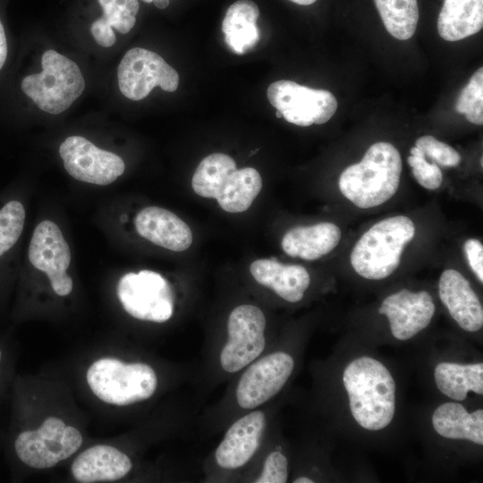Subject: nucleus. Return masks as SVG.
Returning a JSON list of instances; mask_svg holds the SVG:
<instances>
[{
	"mask_svg": "<svg viewBox=\"0 0 483 483\" xmlns=\"http://www.w3.org/2000/svg\"><path fill=\"white\" fill-rule=\"evenodd\" d=\"M83 442L80 432L72 426H66L62 437L64 460L80 449Z\"/></svg>",
	"mask_w": 483,
	"mask_h": 483,
	"instance_id": "obj_34",
	"label": "nucleus"
},
{
	"mask_svg": "<svg viewBox=\"0 0 483 483\" xmlns=\"http://www.w3.org/2000/svg\"><path fill=\"white\" fill-rule=\"evenodd\" d=\"M236 169V163L230 156L224 153L210 154L196 168L191 187L196 194L215 199L228 175Z\"/></svg>",
	"mask_w": 483,
	"mask_h": 483,
	"instance_id": "obj_26",
	"label": "nucleus"
},
{
	"mask_svg": "<svg viewBox=\"0 0 483 483\" xmlns=\"http://www.w3.org/2000/svg\"><path fill=\"white\" fill-rule=\"evenodd\" d=\"M103 11L99 20L122 34L128 33L135 25L140 9L138 0H98Z\"/></svg>",
	"mask_w": 483,
	"mask_h": 483,
	"instance_id": "obj_30",
	"label": "nucleus"
},
{
	"mask_svg": "<svg viewBox=\"0 0 483 483\" xmlns=\"http://www.w3.org/2000/svg\"><path fill=\"white\" fill-rule=\"evenodd\" d=\"M463 250L471 270L479 281L483 283V245L477 239H469L464 242Z\"/></svg>",
	"mask_w": 483,
	"mask_h": 483,
	"instance_id": "obj_33",
	"label": "nucleus"
},
{
	"mask_svg": "<svg viewBox=\"0 0 483 483\" xmlns=\"http://www.w3.org/2000/svg\"><path fill=\"white\" fill-rule=\"evenodd\" d=\"M86 378L98 399L117 406H131L151 400L161 380L154 365L114 358L96 360L89 368Z\"/></svg>",
	"mask_w": 483,
	"mask_h": 483,
	"instance_id": "obj_6",
	"label": "nucleus"
},
{
	"mask_svg": "<svg viewBox=\"0 0 483 483\" xmlns=\"http://www.w3.org/2000/svg\"><path fill=\"white\" fill-rule=\"evenodd\" d=\"M439 297L461 328L477 332L483 326V308L470 282L457 270H445L438 282Z\"/></svg>",
	"mask_w": 483,
	"mask_h": 483,
	"instance_id": "obj_14",
	"label": "nucleus"
},
{
	"mask_svg": "<svg viewBox=\"0 0 483 483\" xmlns=\"http://www.w3.org/2000/svg\"><path fill=\"white\" fill-rule=\"evenodd\" d=\"M267 96L283 118L299 126L323 124L337 109V100L330 91L311 89L287 80L271 83Z\"/></svg>",
	"mask_w": 483,
	"mask_h": 483,
	"instance_id": "obj_9",
	"label": "nucleus"
},
{
	"mask_svg": "<svg viewBox=\"0 0 483 483\" xmlns=\"http://www.w3.org/2000/svg\"><path fill=\"white\" fill-rule=\"evenodd\" d=\"M402 167L401 155L394 145L386 141L376 142L359 163L342 172L339 190L360 208L380 206L396 193Z\"/></svg>",
	"mask_w": 483,
	"mask_h": 483,
	"instance_id": "obj_4",
	"label": "nucleus"
},
{
	"mask_svg": "<svg viewBox=\"0 0 483 483\" xmlns=\"http://www.w3.org/2000/svg\"><path fill=\"white\" fill-rule=\"evenodd\" d=\"M386 30L396 39L407 40L419 21L417 0H374Z\"/></svg>",
	"mask_w": 483,
	"mask_h": 483,
	"instance_id": "obj_27",
	"label": "nucleus"
},
{
	"mask_svg": "<svg viewBox=\"0 0 483 483\" xmlns=\"http://www.w3.org/2000/svg\"><path fill=\"white\" fill-rule=\"evenodd\" d=\"M26 212L18 199H10L0 206V259L13 249L25 224Z\"/></svg>",
	"mask_w": 483,
	"mask_h": 483,
	"instance_id": "obj_28",
	"label": "nucleus"
},
{
	"mask_svg": "<svg viewBox=\"0 0 483 483\" xmlns=\"http://www.w3.org/2000/svg\"><path fill=\"white\" fill-rule=\"evenodd\" d=\"M154 5L158 9H165L169 4V0H154Z\"/></svg>",
	"mask_w": 483,
	"mask_h": 483,
	"instance_id": "obj_38",
	"label": "nucleus"
},
{
	"mask_svg": "<svg viewBox=\"0 0 483 483\" xmlns=\"http://www.w3.org/2000/svg\"><path fill=\"white\" fill-rule=\"evenodd\" d=\"M289 479V458L273 428L258 457L240 483H286Z\"/></svg>",
	"mask_w": 483,
	"mask_h": 483,
	"instance_id": "obj_23",
	"label": "nucleus"
},
{
	"mask_svg": "<svg viewBox=\"0 0 483 483\" xmlns=\"http://www.w3.org/2000/svg\"><path fill=\"white\" fill-rule=\"evenodd\" d=\"M66 425L59 418L48 417L44 420L38 431L44 439L61 440Z\"/></svg>",
	"mask_w": 483,
	"mask_h": 483,
	"instance_id": "obj_36",
	"label": "nucleus"
},
{
	"mask_svg": "<svg viewBox=\"0 0 483 483\" xmlns=\"http://www.w3.org/2000/svg\"><path fill=\"white\" fill-rule=\"evenodd\" d=\"M343 382L355 421L368 430L386 428L395 412V383L386 367L371 357H360L345 368Z\"/></svg>",
	"mask_w": 483,
	"mask_h": 483,
	"instance_id": "obj_3",
	"label": "nucleus"
},
{
	"mask_svg": "<svg viewBox=\"0 0 483 483\" xmlns=\"http://www.w3.org/2000/svg\"><path fill=\"white\" fill-rule=\"evenodd\" d=\"M13 448L17 460L33 469L51 468L64 460L62 439H44L38 429L18 432Z\"/></svg>",
	"mask_w": 483,
	"mask_h": 483,
	"instance_id": "obj_25",
	"label": "nucleus"
},
{
	"mask_svg": "<svg viewBox=\"0 0 483 483\" xmlns=\"http://www.w3.org/2000/svg\"><path fill=\"white\" fill-rule=\"evenodd\" d=\"M483 27V0H444L437 31L446 41L472 36Z\"/></svg>",
	"mask_w": 483,
	"mask_h": 483,
	"instance_id": "obj_19",
	"label": "nucleus"
},
{
	"mask_svg": "<svg viewBox=\"0 0 483 483\" xmlns=\"http://www.w3.org/2000/svg\"><path fill=\"white\" fill-rule=\"evenodd\" d=\"M42 72L23 78L21 88L44 112L58 114L80 97L85 80L79 66L55 50L41 58Z\"/></svg>",
	"mask_w": 483,
	"mask_h": 483,
	"instance_id": "obj_7",
	"label": "nucleus"
},
{
	"mask_svg": "<svg viewBox=\"0 0 483 483\" xmlns=\"http://www.w3.org/2000/svg\"><path fill=\"white\" fill-rule=\"evenodd\" d=\"M415 147L419 148L425 157H429L440 165L453 167L461 162V156L458 151L431 135L418 138Z\"/></svg>",
	"mask_w": 483,
	"mask_h": 483,
	"instance_id": "obj_31",
	"label": "nucleus"
},
{
	"mask_svg": "<svg viewBox=\"0 0 483 483\" xmlns=\"http://www.w3.org/2000/svg\"><path fill=\"white\" fill-rule=\"evenodd\" d=\"M90 32L96 42L101 47H110L116 41V37L112 27L102 22L99 19L92 23Z\"/></svg>",
	"mask_w": 483,
	"mask_h": 483,
	"instance_id": "obj_35",
	"label": "nucleus"
},
{
	"mask_svg": "<svg viewBox=\"0 0 483 483\" xmlns=\"http://www.w3.org/2000/svg\"><path fill=\"white\" fill-rule=\"evenodd\" d=\"M117 296L124 310L140 321L163 324L175 311L176 294L173 285L152 270L123 275L117 284Z\"/></svg>",
	"mask_w": 483,
	"mask_h": 483,
	"instance_id": "obj_8",
	"label": "nucleus"
},
{
	"mask_svg": "<svg viewBox=\"0 0 483 483\" xmlns=\"http://www.w3.org/2000/svg\"><path fill=\"white\" fill-rule=\"evenodd\" d=\"M415 225L405 216L377 222L355 243L350 262L354 271L369 280H382L399 267L402 252L415 236Z\"/></svg>",
	"mask_w": 483,
	"mask_h": 483,
	"instance_id": "obj_5",
	"label": "nucleus"
},
{
	"mask_svg": "<svg viewBox=\"0 0 483 483\" xmlns=\"http://www.w3.org/2000/svg\"><path fill=\"white\" fill-rule=\"evenodd\" d=\"M457 113L474 124L483 123V68L479 67L460 93L455 104Z\"/></svg>",
	"mask_w": 483,
	"mask_h": 483,
	"instance_id": "obj_29",
	"label": "nucleus"
},
{
	"mask_svg": "<svg viewBox=\"0 0 483 483\" xmlns=\"http://www.w3.org/2000/svg\"><path fill=\"white\" fill-rule=\"evenodd\" d=\"M342 237L340 228L330 222L289 230L282 239V249L291 257L317 260L331 252Z\"/></svg>",
	"mask_w": 483,
	"mask_h": 483,
	"instance_id": "obj_18",
	"label": "nucleus"
},
{
	"mask_svg": "<svg viewBox=\"0 0 483 483\" xmlns=\"http://www.w3.org/2000/svg\"><path fill=\"white\" fill-rule=\"evenodd\" d=\"M275 114H276V117H277V118H282V117H283V115H282V114H281V112H280V111H278V110H276V113H275Z\"/></svg>",
	"mask_w": 483,
	"mask_h": 483,
	"instance_id": "obj_41",
	"label": "nucleus"
},
{
	"mask_svg": "<svg viewBox=\"0 0 483 483\" xmlns=\"http://www.w3.org/2000/svg\"><path fill=\"white\" fill-rule=\"evenodd\" d=\"M142 1H144V2H146V3H151V2H153L154 0H142Z\"/></svg>",
	"mask_w": 483,
	"mask_h": 483,
	"instance_id": "obj_42",
	"label": "nucleus"
},
{
	"mask_svg": "<svg viewBox=\"0 0 483 483\" xmlns=\"http://www.w3.org/2000/svg\"><path fill=\"white\" fill-rule=\"evenodd\" d=\"M3 360H4V351H3V349H2V347L0 345V368H1L2 364H3Z\"/></svg>",
	"mask_w": 483,
	"mask_h": 483,
	"instance_id": "obj_40",
	"label": "nucleus"
},
{
	"mask_svg": "<svg viewBox=\"0 0 483 483\" xmlns=\"http://www.w3.org/2000/svg\"><path fill=\"white\" fill-rule=\"evenodd\" d=\"M275 343L268 318L254 303L241 302L226 313L224 322L207 335L201 359L191 381L200 406L219 386L258 358Z\"/></svg>",
	"mask_w": 483,
	"mask_h": 483,
	"instance_id": "obj_1",
	"label": "nucleus"
},
{
	"mask_svg": "<svg viewBox=\"0 0 483 483\" xmlns=\"http://www.w3.org/2000/svg\"><path fill=\"white\" fill-rule=\"evenodd\" d=\"M294 4H300V5H309L315 3L317 0H289Z\"/></svg>",
	"mask_w": 483,
	"mask_h": 483,
	"instance_id": "obj_39",
	"label": "nucleus"
},
{
	"mask_svg": "<svg viewBox=\"0 0 483 483\" xmlns=\"http://www.w3.org/2000/svg\"><path fill=\"white\" fill-rule=\"evenodd\" d=\"M66 172L74 179L108 185L121 176L125 165L118 155L101 149L81 136H71L59 147Z\"/></svg>",
	"mask_w": 483,
	"mask_h": 483,
	"instance_id": "obj_11",
	"label": "nucleus"
},
{
	"mask_svg": "<svg viewBox=\"0 0 483 483\" xmlns=\"http://www.w3.org/2000/svg\"><path fill=\"white\" fill-rule=\"evenodd\" d=\"M122 94L138 101L145 98L157 86L174 92L179 85L178 72L158 54L142 47L128 50L117 69Z\"/></svg>",
	"mask_w": 483,
	"mask_h": 483,
	"instance_id": "obj_10",
	"label": "nucleus"
},
{
	"mask_svg": "<svg viewBox=\"0 0 483 483\" xmlns=\"http://www.w3.org/2000/svg\"><path fill=\"white\" fill-rule=\"evenodd\" d=\"M262 189V179L258 170L244 167L232 172L216 199L222 209L229 213L246 211Z\"/></svg>",
	"mask_w": 483,
	"mask_h": 483,
	"instance_id": "obj_24",
	"label": "nucleus"
},
{
	"mask_svg": "<svg viewBox=\"0 0 483 483\" xmlns=\"http://www.w3.org/2000/svg\"><path fill=\"white\" fill-rule=\"evenodd\" d=\"M435 381L439 391L454 401L466 399L470 391L483 394V364L441 362L435 368Z\"/></svg>",
	"mask_w": 483,
	"mask_h": 483,
	"instance_id": "obj_22",
	"label": "nucleus"
},
{
	"mask_svg": "<svg viewBox=\"0 0 483 483\" xmlns=\"http://www.w3.org/2000/svg\"><path fill=\"white\" fill-rule=\"evenodd\" d=\"M436 306L426 291L418 292L402 289L387 296L378 312L389 321L393 336L405 341L415 336L431 322Z\"/></svg>",
	"mask_w": 483,
	"mask_h": 483,
	"instance_id": "obj_13",
	"label": "nucleus"
},
{
	"mask_svg": "<svg viewBox=\"0 0 483 483\" xmlns=\"http://www.w3.org/2000/svg\"><path fill=\"white\" fill-rule=\"evenodd\" d=\"M434 429L449 439H466L483 444V410L471 413L458 402H445L438 406L432 415Z\"/></svg>",
	"mask_w": 483,
	"mask_h": 483,
	"instance_id": "obj_20",
	"label": "nucleus"
},
{
	"mask_svg": "<svg viewBox=\"0 0 483 483\" xmlns=\"http://www.w3.org/2000/svg\"><path fill=\"white\" fill-rule=\"evenodd\" d=\"M275 400L239 416L224 429L201 463L202 482H241L274 428Z\"/></svg>",
	"mask_w": 483,
	"mask_h": 483,
	"instance_id": "obj_2",
	"label": "nucleus"
},
{
	"mask_svg": "<svg viewBox=\"0 0 483 483\" xmlns=\"http://www.w3.org/2000/svg\"><path fill=\"white\" fill-rule=\"evenodd\" d=\"M250 273L258 284L289 303L301 301L310 285V275L304 267L284 265L274 258L253 261Z\"/></svg>",
	"mask_w": 483,
	"mask_h": 483,
	"instance_id": "obj_16",
	"label": "nucleus"
},
{
	"mask_svg": "<svg viewBox=\"0 0 483 483\" xmlns=\"http://www.w3.org/2000/svg\"><path fill=\"white\" fill-rule=\"evenodd\" d=\"M411 172L420 186L427 190H437L443 182V174L436 163H429L425 155L410 156L407 158Z\"/></svg>",
	"mask_w": 483,
	"mask_h": 483,
	"instance_id": "obj_32",
	"label": "nucleus"
},
{
	"mask_svg": "<svg viewBox=\"0 0 483 483\" xmlns=\"http://www.w3.org/2000/svg\"><path fill=\"white\" fill-rule=\"evenodd\" d=\"M137 233L152 243L173 251H183L192 242L189 225L174 213L156 206L141 209L134 219Z\"/></svg>",
	"mask_w": 483,
	"mask_h": 483,
	"instance_id": "obj_15",
	"label": "nucleus"
},
{
	"mask_svg": "<svg viewBox=\"0 0 483 483\" xmlns=\"http://www.w3.org/2000/svg\"><path fill=\"white\" fill-rule=\"evenodd\" d=\"M259 9L251 0H238L227 9L222 22L225 40L239 55L252 48L259 39L257 20Z\"/></svg>",
	"mask_w": 483,
	"mask_h": 483,
	"instance_id": "obj_21",
	"label": "nucleus"
},
{
	"mask_svg": "<svg viewBox=\"0 0 483 483\" xmlns=\"http://www.w3.org/2000/svg\"><path fill=\"white\" fill-rule=\"evenodd\" d=\"M128 454L107 445H97L80 453L72 464L73 478L82 483L114 481L132 469Z\"/></svg>",
	"mask_w": 483,
	"mask_h": 483,
	"instance_id": "obj_17",
	"label": "nucleus"
},
{
	"mask_svg": "<svg viewBox=\"0 0 483 483\" xmlns=\"http://www.w3.org/2000/svg\"><path fill=\"white\" fill-rule=\"evenodd\" d=\"M8 55V45L5 31L0 20V70L3 68Z\"/></svg>",
	"mask_w": 483,
	"mask_h": 483,
	"instance_id": "obj_37",
	"label": "nucleus"
},
{
	"mask_svg": "<svg viewBox=\"0 0 483 483\" xmlns=\"http://www.w3.org/2000/svg\"><path fill=\"white\" fill-rule=\"evenodd\" d=\"M30 264L49 278L52 289L59 296L68 295L73 286L66 273L71 263V250L60 228L50 220L35 228L28 250Z\"/></svg>",
	"mask_w": 483,
	"mask_h": 483,
	"instance_id": "obj_12",
	"label": "nucleus"
}]
</instances>
